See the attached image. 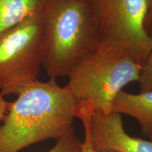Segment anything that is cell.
Returning a JSON list of instances; mask_svg holds the SVG:
<instances>
[{"label":"cell","mask_w":152,"mask_h":152,"mask_svg":"<svg viewBox=\"0 0 152 152\" xmlns=\"http://www.w3.org/2000/svg\"><path fill=\"white\" fill-rule=\"evenodd\" d=\"M77 101L56 78L39 80L19 91L0 125V152H18L48 139H58L73 129Z\"/></svg>","instance_id":"cell-1"},{"label":"cell","mask_w":152,"mask_h":152,"mask_svg":"<svg viewBox=\"0 0 152 152\" xmlns=\"http://www.w3.org/2000/svg\"><path fill=\"white\" fill-rule=\"evenodd\" d=\"M42 16V67L52 78L69 77L102 41L91 0H45Z\"/></svg>","instance_id":"cell-2"},{"label":"cell","mask_w":152,"mask_h":152,"mask_svg":"<svg viewBox=\"0 0 152 152\" xmlns=\"http://www.w3.org/2000/svg\"><path fill=\"white\" fill-rule=\"evenodd\" d=\"M143 66L121 47L101 41L75 68L66 87L77 102L104 114L112 112L113 101L123 89L138 82Z\"/></svg>","instance_id":"cell-3"},{"label":"cell","mask_w":152,"mask_h":152,"mask_svg":"<svg viewBox=\"0 0 152 152\" xmlns=\"http://www.w3.org/2000/svg\"><path fill=\"white\" fill-rule=\"evenodd\" d=\"M42 11L0 35V92L4 96L17 95L38 80L43 58Z\"/></svg>","instance_id":"cell-4"},{"label":"cell","mask_w":152,"mask_h":152,"mask_svg":"<svg viewBox=\"0 0 152 152\" xmlns=\"http://www.w3.org/2000/svg\"><path fill=\"white\" fill-rule=\"evenodd\" d=\"M102 41L121 47L144 66L152 49V39L143 23L147 0H91Z\"/></svg>","instance_id":"cell-5"},{"label":"cell","mask_w":152,"mask_h":152,"mask_svg":"<svg viewBox=\"0 0 152 152\" xmlns=\"http://www.w3.org/2000/svg\"><path fill=\"white\" fill-rule=\"evenodd\" d=\"M75 117L83 123L85 137L96 152H152V141L133 137L125 132L122 115L104 114L92 106L77 104Z\"/></svg>","instance_id":"cell-6"},{"label":"cell","mask_w":152,"mask_h":152,"mask_svg":"<svg viewBox=\"0 0 152 152\" xmlns=\"http://www.w3.org/2000/svg\"><path fill=\"white\" fill-rule=\"evenodd\" d=\"M112 112L134 118L142 133L149 137L152 132V91L139 94L121 91L113 101Z\"/></svg>","instance_id":"cell-7"},{"label":"cell","mask_w":152,"mask_h":152,"mask_svg":"<svg viewBox=\"0 0 152 152\" xmlns=\"http://www.w3.org/2000/svg\"><path fill=\"white\" fill-rule=\"evenodd\" d=\"M45 0H0V35L42 11Z\"/></svg>","instance_id":"cell-8"},{"label":"cell","mask_w":152,"mask_h":152,"mask_svg":"<svg viewBox=\"0 0 152 152\" xmlns=\"http://www.w3.org/2000/svg\"><path fill=\"white\" fill-rule=\"evenodd\" d=\"M83 142L76 135L74 128L57 139L56 144L47 152H82Z\"/></svg>","instance_id":"cell-9"},{"label":"cell","mask_w":152,"mask_h":152,"mask_svg":"<svg viewBox=\"0 0 152 152\" xmlns=\"http://www.w3.org/2000/svg\"><path fill=\"white\" fill-rule=\"evenodd\" d=\"M137 83L140 85V92L152 91V49L142 68Z\"/></svg>","instance_id":"cell-10"},{"label":"cell","mask_w":152,"mask_h":152,"mask_svg":"<svg viewBox=\"0 0 152 152\" xmlns=\"http://www.w3.org/2000/svg\"><path fill=\"white\" fill-rule=\"evenodd\" d=\"M147 11L144 20L143 27L146 35L152 39V0H147Z\"/></svg>","instance_id":"cell-11"},{"label":"cell","mask_w":152,"mask_h":152,"mask_svg":"<svg viewBox=\"0 0 152 152\" xmlns=\"http://www.w3.org/2000/svg\"><path fill=\"white\" fill-rule=\"evenodd\" d=\"M4 96V95L0 92V121L1 122H3L7 117L11 103L7 102Z\"/></svg>","instance_id":"cell-12"},{"label":"cell","mask_w":152,"mask_h":152,"mask_svg":"<svg viewBox=\"0 0 152 152\" xmlns=\"http://www.w3.org/2000/svg\"><path fill=\"white\" fill-rule=\"evenodd\" d=\"M82 152H96L92 149V147H91L90 142H89V140H87V138L86 137H85L84 141L83 142V149H82Z\"/></svg>","instance_id":"cell-13"},{"label":"cell","mask_w":152,"mask_h":152,"mask_svg":"<svg viewBox=\"0 0 152 152\" xmlns=\"http://www.w3.org/2000/svg\"><path fill=\"white\" fill-rule=\"evenodd\" d=\"M149 137L150 138V140H151V141H152V132H151V134H150V135L149 136Z\"/></svg>","instance_id":"cell-14"}]
</instances>
